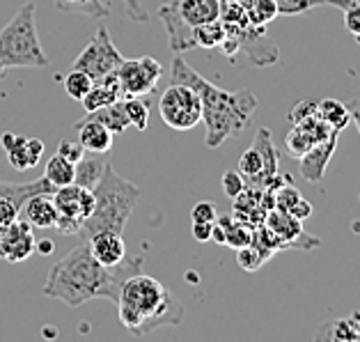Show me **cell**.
<instances>
[{"instance_id": "52", "label": "cell", "mask_w": 360, "mask_h": 342, "mask_svg": "<svg viewBox=\"0 0 360 342\" xmlns=\"http://www.w3.org/2000/svg\"><path fill=\"white\" fill-rule=\"evenodd\" d=\"M358 76H360V74H358Z\"/></svg>"}, {"instance_id": "40", "label": "cell", "mask_w": 360, "mask_h": 342, "mask_svg": "<svg viewBox=\"0 0 360 342\" xmlns=\"http://www.w3.org/2000/svg\"><path fill=\"white\" fill-rule=\"evenodd\" d=\"M58 154H63L65 159H69L72 163H76L81 156L85 154V147L81 145V140H60V145H58Z\"/></svg>"}, {"instance_id": "6", "label": "cell", "mask_w": 360, "mask_h": 342, "mask_svg": "<svg viewBox=\"0 0 360 342\" xmlns=\"http://www.w3.org/2000/svg\"><path fill=\"white\" fill-rule=\"evenodd\" d=\"M161 120L174 131H188L202 122L200 94L186 83H170L159 99Z\"/></svg>"}, {"instance_id": "27", "label": "cell", "mask_w": 360, "mask_h": 342, "mask_svg": "<svg viewBox=\"0 0 360 342\" xmlns=\"http://www.w3.org/2000/svg\"><path fill=\"white\" fill-rule=\"evenodd\" d=\"M53 3L60 12L67 14H81L87 16V19H103V16H108L103 0H53Z\"/></svg>"}, {"instance_id": "41", "label": "cell", "mask_w": 360, "mask_h": 342, "mask_svg": "<svg viewBox=\"0 0 360 342\" xmlns=\"http://www.w3.org/2000/svg\"><path fill=\"white\" fill-rule=\"evenodd\" d=\"M191 218L193 221H207V223H214L218 218V209L214 203H198L195 207L191 209Z\"/></svg>"}, {"instance_id": "33", "label": "cell", "mask_w": 360, "mask_h": 342, "mask_svg": "<svg viewBox=\"0 0 360 342\" xmlns=\"http://www.w3.org/2000/svg\"><path fill=\"white\" fill-rule=\"evenodd\" d=\"M314 145V138L307 134V131L301 127V125H292V131L287 134L285 138V147L287 152L294 156V159H301V156L310 150V147Z\"/></svg>"}, {"instance_id": "31", "label": "cell", "mask_w": 360, "mask_h": 342, "mask_svg": "<svg viewBox=\"0 0 360 342\" xmlns=\"http://www.w3.org/2000/svg\"><path fill=\"white\" fill-rule=\"evenodd\" d=\"M122 103H124V113L131 127H136L138 131H145L149 125V108L147 103L140 99V96H122Z\"/></svg>"}, {"instance_id": "34", "label": "cell", "mask_w": 360, "mask_h": 342, "mask_svg": "<svg viewBox=\"0 0 360 342\" xmlns=\"http://www.w3.org/2000/svg\"><path fill=\"white\" fill-rule=\"evenodd\" d=\"M271 196H274V209H280V212H289V209L303 198L301 191L289 182V177L280 184V186H276L274 191H271Z\"/></svg>"}, {"instance_id": "45", "label": "cell", "mask_w": 360, "mask_h": 342, "mask_svg": "<svg viewBox=\"0 0 360 342\" xmlns=\"http://www.w3.org/2000/svg\"><path fill=\"white\" fill-rule=\"evenodd\" d=\"M23 140H25V136L12 134V131H5V134L0 136V145H3V150H5V152H10V150H14L16 145H21Z\"/></svg>"}, {"instance_id": "5", "label": "cell", "mask_w": 360, "mask_h": 342, "mask_svg": "<svg viewBox=\"0 0 360 342\" xmlns=\"http://www.w3.org/2000/svg\"><path fill=\"white\" fill-rule=\"evenodd\" d=\"M34 16L37 5L25 3L0 30V78L10 69H46L51 65L41 49Z\"/></svg>"}, {"instance_id": "19", "label": "cell", "mask_w": 360, "mask_h": 342, "mask_svg": "<svg viewBox=\"0 0 360 342\" xmlns=\"http://www.w3.org/2000/svg\"><path fill=\"white\" fill-rule=\"evenodd\" d=\"M177 10L181 19L191 28L209 21H216L221 16V0H177Z\"/></svg>"}, {"instance_id": "38", "label": "cell", "mask_w": 360, "mask_h": 342, "mask_svg": "<svg viewBox=\"0 0 360 342\" xmlns=\"http://www.w3.org/2000/svg\"><path fill=\"white\" fill-rule=\"evenodd\" d=\"M317 106H319V99H301L292 110H289V122H292V125H298V122L317 115Z\"/></svg>"}, {"instance_id": "30", "label": "cell", "mask_w": 360, "mask_h": 342, "mask_svg": "<svg viewBox=\"0 0 360 342\" xmlns=\"http://www.w3.org/2000/svg\"><path fill=\"white\" fill-rule=\"evenodd\" d=\"M65 92L72 96V99H76V101H83L85 99V94L92 90V85H94V81H92V76L90 74H85V72H81V69H72L67 76H65Z\"/></svg>"}, {"instance_id": "37", "label": "cell", "mask_w": 360, "mask_h": 342, "mask_svg": "<svg viewBox=\"0 0 360 342\" xmlns=\"http://www.w3.org/2000/svg\"><path fill=\"white\" fill-rule=\"evenodd\" d=\"M236 262H239V267L243 271H257L262 265H264V258H262L259 251L250 243V246H243L236 251Z\"/></svg>"}, {"instance_id": "4", "label": "cell", "mask_w": 360, "mask_h": 342, "mask_svg": "<svg viewBox=\"0 0 360 342\" xmlns=\"http://www.w3.org/2000/svg\"><path fill=\"white\" fill-rule=\"evenodd\" d=\"M94 191V209L90 218L83 223V239H87L94 232H124L127 223L134 209L138 205L140 191L138 184L124 179L122 175L108 163L103 170L99 184L92 189Z\"/></svg>"}, {"instance_id": "48", "label": "cell", "mask_w": 360, "mask_h": 342, "mask_svg": "<svg viewBox=\"0 0 360 342\" xmlns=\"http://www.w3.org/2000/svg\"><path fill=\"white\" fill-rule=\"evenodd\" d=\"M34 246L39 248V253L41 255H51V253H53V241H49V239H44V241H39V243H34Z\"/></svg>"}, {"instance_id": "49", "label": "cell", "mask_w": 360, "mask_h": 342, "mask_svg": "<svg viewBox=\"0 0 360 342\" xmlns=\"http://www.w3.org/2000/svg\"><path fill=\"white\" fill-rule=\"evenodd\" d=\"M349 322H351V329H354V333H356V338L360 340V312H354V315H351Z\"/></svg>"}, {"instance_id": "3", "label": "cell", "mask_w": 360, "mask_h": 342, "mask_svg": "<svg viewBox=\"0 0 360 342\" xmlns=\"http://www.w3.org/2000/svg\"><path fill=\"white\" fill-rule=\"evenodd\" d=\"M115 303L120 308V322L136 338H143L159 327H179L184 319V305L159 280L138 271L122 280Z\"/></svg>"}, {"instance_id": "22", "label": "cell", "mask_w": 360, "mask_h": 342, "mask_svg": "<svg viewBox=\"0 0 360 342\" xmlns=\"http://www.w3.org/2000/svg\"><path fill=\"white\" fill-rule=\"evenodd\" d=\"M87 118H92L96 122H101L103 127L110 129L112 134H124V131L131 127L129 125V120H127V113H124V103L115 101V103H108V106H103V108H96V110H90L87 113Z\"/></svg>"}, {"instance_id": "39", "label": "cell", "mask_w": 360, "mask_h": 342, "mask_svg": "<svg viewBox=\"0 0 360 342\" xmlns=\"http://www.w3.org/2000/svg\"><path fill=\"white\" fill-rule=\"evenodd\" d=\"M345 25L360 42V0H351V5L345 7Z\"/></svg>"}, {"instance_id": "35", "label": "cell", "mask_w": 360, "mask_h": 342, "mask_svg": "<svg viewBox=\"0 0 360 342\" xmlns=\"http://www.w3.org/2000/svg\"><path fill=\"white\" fill-rule=\"evenodd\" d=\"M276 5H278V16H298L314 10V7H323L330 3L328 0H276Z\"/></svg>"}, {"instance_id": "47", "label": "cell", "mask_w": 360, "mask_h": 342, "mask_svg": "<svg viewBox=\"0 0 360 342\" xmlns=\"http://www.w3.org/2000/svg\"><path fill=\"white\" fill-rule=\"evenodd\" d=\"M349 113H351V120L356 122L358 134H360V99H356L354 103H351V106H349Z\"/></svg>"}, {"instance_id": "20", "label": "cell", "mask_w": 360, "mask_h": 342, "mask_svg": "<svg viewBox=\"0 0 360 342\" xmlns=\"http://www.w3.org/2000/svg\"><path fill=\"white\" fill-rule=\"evenodd\" d=\"M122 96H124V94H122V87L117 83V78H115V74H110L106 78H101V81H96L92 85V90L85 94V99L81 103H83L85 113H90V110L108 106V103L120 101Z\"/></svg>"}, {"instance_id": "15", "label": "cell", "mask_w": 360, "mask_h": 342, "mask_svg": "<svg viewBox=\"0 0 360 342\" xmlns=\"http://www.w3.org/2000/svg\"><path fill=\"white\" fill-rule=\"evenodd\" d=\"M264 227L278 239L280 248L296 246L298 239H305L301 221H296V218L289 216L287 212H280V209H271L264 216Z\"/></svg>"}, {"instance_id": "2", "label": "cell", "mask_w": 360, "mask_h": 342, "mask_svg": "<svg viewBox=\"0 0 360 342\" xmlns=\"http://www.w3.org/2000/svg\"><path fill=\"white\" fill-rule=\"evenodd\" d=\"M117 269L120 267L108 269L99 265L87 246V239H83L76 248H72L63 260L51 267L41 294L49 299L63 301L69 308H81L94 299L117 301L120 285L127 278L124 271Z\"/></svg>"}, {"instance_id": "18", "label": "cell", "mask_w": 360, "mask_h": 342, "mask_svg": "<svg viewBox=\"0 0 360 342\" xmlns=\"http://www.w3.org/2000/svg\"><path fill=\"white\" fill-rule=\"evenodd\" d=\"M74 165H76L74 184H78V186L92 191L96 184H99L103 170H106L108 154H103V152H87L85 150V154Z\"/></svg>"}, {"instance_id": "24", "label": "cell", "mask_w": 360, "mask_h": 342, "mask_svg": "<svg viewBox=\"0 0 360 342\" xmlns=\"http://www.w3.org/2000/svg\"><path fill=\"white\" fill-rule=\"evenodd\" d=\"M74 175H76V165L69 159H65L63 154H56L46 161V168H44L41 177L53 189H60L67 186V184H74Z\"/></svg>"}, {"instance_id": "28", "label": "cell", "mask_w": 360, "mask_h": 342, "mask_svg": "<svg viewBox=\"0 0 360 342\" xmlns=\"http://www.w3.org/2000/svg\"><path fill=\"white\" fill-rule=\"evenodd\" d=\"M193 37H195V44L200 49H218L225 39V25L221 19L195 25L193 28Z\"/></svg>"}, {"instance_id": "12", "label": "cell", "mask_w": 360, "mask_h": 342, "mask_svg": "<svg viewBox=\"0 0 360 342\" xmlns=\"http://www.w3.org/2000/svg\"><path fill=\"white\" fill-rule=\"evenodd\" d=\"M159 19L165 32H168V44L174 53L198 49L195 37H193V28L181 19V14L177 10V0H168V3L159 5Z\"/></svg>"}, {"instance_id": "23", "label": "cell", "mask_w": 360, "mask_h": 342, "mask_svg": "<svg viewBox=\"0 0 360 342\" xmlns=\"http://www.w3.org/2000/svg\"><path fill=\"white\" fill-rule=\"evenodd\" d=\"M216 223H221L223 230H225V246H230L234 251H239L243 246H250L252 230H250L248 223H243L234 216H218Z\"/></svg>"}, {"instance_id": "29", "label": "cell", "mask_w": 360, "mask_h": 342, "mask_svg": "<svg viewBox=\"0 0 360 342\" xmlns=\"http://www.w3.org/2000/svg\"><path fill=\"white\" fill-rule=\"evenodd\" d=\"M245 14L250 25H269L278 16L276 0H245Z\"/></svg>"}, {"instance_id": "10", "label": "cell", "mask_w": 360, "mask_h": 342, "mask_svg": "<svg viewBox=\"0 0 360 342\" xmlns=\"http://www.w3.org/2000/svg\"><path fill=\"white\" fill-rule=\"evenodd\" d=\"M56 189L51 184L39 177L32 182H5L0 179V227L14 223L16 218L21 216L23 205L28 203L32 196H39V193H53Z\"/></svg>"}, {"instance_id": "13", "label": "cell", "mask_w": 360, "mask_h": 342, "mask_svg": "<svg viewBox=\"0 0 360 342\" xmlns=\"http://www.w3.org/2000/svg\"><path fill=\"white\" fill-rule=\"evenodd\" d=\"M87 246L96 262L108 269L124 265L127 260V241L120 232H94L87 236Z\"/></svg>"}, {"instance_id": "7", "label": "cell", "mask_w": 360, "mask_h": 342, "mask_svg": "<svg viewBox=\"0 0 360 342\" xmlns=\"http://www.w3.org/2000/svg\"><path fill=\"white\" fill-rule=\"evenodd\" d=\"M51 196L58 207L56 230L63 234H81L83 223L94 209V191L78 186V184H67V186L56 189Z\"/></svg>"}, {"instance_id": "44", "label": "cell", "mask_w": 360, "mask_h": 342, "mask_svg": "<svg viewBox=\"0 0 360 342\" xmlns=\"http://www.w3.org/2000/svg\"><path fill=\"white\" fill-rule=\"evenodd\" d=\"M312 212H314V209H312V205L310 203H307V200L305 198H301V200H298V203L292 207V209H289V216H294L296 218V221H305V218H310L312 216Z\"/></svg>"}, {"instance_id": "16", "label": "cell", "mask_w": 360, "mask_h": 342, "mask_svg": "<svg viewBox=\"0 0 360 342\" xmlns=\"http://www.w3.org/2000/svg\"><path fill=\"white\" fill-rule=\"evenodd\" d=\"M76 131H78V140L85 147L87 152H103L108 154L112 150V140L115 134L110 129H106L101 122H96L92 118H83L81 122H76Z\"/></svg>"}, {"instance_id": "42", "label": "cell", "mask_w": 360, "mask_h": 342, "mask_svg": "<svg viewBox=\"0 0 360 342\" xmlns=\"http://www.w3.org/2000/svg\"><path fill=\"white\" fill-rule=\"evenodd\" d=\"M124 7H127L129 19H134L138 23H147L149 21V14L145 12V7L140 5L138 0H124Z\"/></svg>"}, {"instance_id": "8", "label": "cell", "mask_w": 360, "mask_h": 342, "mask_svg": "<svg viewBox=\"0 0 360 342\" xmlns=\"http://www.w3.org/2000/svg\"><path fill=\"white\" fill-rule=\"evenodd\" d=\"M124 56L120 53L117 46L110 39V32L103 28H96L92 39L85 44V49L78 53L74 60V69H81V72L90 74L92 81H101L110 74H115V69L122 65Z\"/></svg>"}, {"instance_id": "50", "label": "cell", "mask_w": 360, "mask_h": 342, "mask_svg": "<svg viewBox=\"0 0 360 342\" xmlns=\"http://www.w3.org/2000/svg\"><path fill=\"white\" fill-rule=\"evenodd\" d=\"M330 5H335V7H340V10H345V7H349L351 5V0H328Z\"/></svg>"}, {"instance_id": "9", "label": "cell", "mask_w": 360, "mask_h": 342, "mask_svg": "<svg viewBox=\"0 0 360 342\" xmlns=\"http://www.w3.org/2000/svg\"><path fill=\"white\" fill-rule=\"evenodd\" d=\"M161 76H163L161 63L149 56L136 60H122V65L115 69V78L124 96H143L154 92Z\"/></svg>"}, {"instance_id": "32", "label": "cell", "mask_w": 360, "mask_h": 342, "mask_svg": "<svg viewBox=\"0 0 360 342\" xmlns=\"http://www.w3.org/2000/svg\"><path fill=\"white\" fill-rule=\"evenodd\" d=\"M317 340H358L354 329H351V322L347 319H335V322H326L321 324L314 333Z\"/></svg>"}, {"instance_id": "36", "label": "cell", "mask_w": 360, "mask_h": 342, "mask_svg": "<svg viewBox=\"0 0 360 342\" xmlns=\"http://www.w3.org/2000/svg\"><path fill=\"white\" fill-rule=\"evenodd\" d=\"M221 186L225 191V196L234 200L236 196H241L248 184H245V177H243L239 170H227L223 175V179H221Z\"/></svg>"}, {"instance_id": "17", "label": "cell", "mask_w": 360, "mask_h": 342, "mask_svg": "<svg viewBox=\"0 0 360 342\" xmlns=\"http://www.w3.org/2000/svg\"><path fill=\"white\" fill-rule=\"evenodd\" d=\"M21 214L25 216V221H28L30 225L41 227V230H51V227L58 225V207H56L51 193L32 196L28 203L23 205Z\"/></svg>"}, {"instance_id": "1", "label": "cell", "mask_w": 360, "mask_h": 342, "mask_svg": "<svg viewBox=\"0 0 360 342\" xmlns=\"http://www.w3.org/2000/svg\"><path fill=\"white\" fill-rule=\"evenodd\" d=\"M170 83H186L200 94L202 122H205V143L209 150L221 147L227 138L239 136L250 127L252 113L257 110V96L250 90H223V87L200 76L181 56L170 63Z\"/></svg>"}, {"instance_id": "26", "label": "cell", "mask_w": 360, "mask_h": 342, "mask_svg": "<svg viewBox=\"0 0 360 342\" xmlns=\"http://www.w3.org/2000/svg\"><path fill=\"white\" fill-rule=\"evenodd\" d=\"M257 150L262 152V156H264V163H266V175H269V179H271V186L280 179L278 177V168H280V154L276 150V145H274V140H271V131L262 127L257 131V138H255V143H252ZM269 186V189H271Z\"/></svg>"}, {"instance_id": "25", "label": "cell", "mask_w": 360, "mask_h": 342, "mask_svg": "<svg viewBox=\"0 0 360 342\" xmlns=\"http://www.w3.org/2000/svg\"><path fill=\"white\" fill-rule=\"evenodd\" d=\"M317 115L326 122L330 129H335L338 134L342 129H347V125L351 122V113L347 103H342L338 99H321L317 106Z\"/></svg>"}, {"instance_id": "51", "label": "cell", "mask_w": 360, "mask_h": 342, "mask_svg": "<svg viewBox=\"0 0 360 342\" xmlns=\"http://www.w3.org/2000/svg\"><path fill=\"white\" fill-rule=\"evenodd\" d=\"M221 3H243L245 5V0H221Z\"/></svg>"}, {"instance_id": "11", "label": "cell", "mask_w": 360, "mask_h": 342, "mask_svg": "<svg viewBox=\"0 0 360 342\" xmlns=\"http://www.w3.org/2000/svg\"><path fill=\"white\" fill-rule=\"evenodd\" d=\"M34 234L30 230L28 221H21L16 218L14 223L0 227V258L12 262V265H19V262H25L37 246H34Z\"/></svg>"}, {"instance_id": "21", "label": "cell", "mask_w": 360, "mask_h": 342, "mask_svg": "<svg viewBox=\"0 0 360 342\" xmlns=\"http://www.w3.org/2000/svg\"><path fill=\"white\" fill-rule=\"evenodd\" d=\"M5 154H7V161H10V165L16 172H25L39 163L41 154H44V143L39 138H25L21 145H16L14 150L5 152Z\"/></svg>"}, {"instance_id": "46", "label": "cell", "mask_w": 360, "mask_h": 342, "mask_svg": "<svg viewBox=\"0 0 360 342\" xmlns=\"http://www.w3.org/2000/svg\"><path fill=\"white\" fill-rule=\"evenodd\" d=\"M212 239L216 243H225V230H223V225L216 223V221H214V227H212Z\"/></svg>"}, {"instance_id": "43", "label": "cell", "mask_w": 360, "mask_h": 342, "mask_svg": "<svg viewBox=\"0 0 360 342\" xmlns=\"http://www.w3.org/2000/svg\"><path fill=\"white\" fill-rule=\"evenodd\" d=\"M212 227L214 223L207 221H193V239L195 241H212Z\"/></svg>"}, {"instance_id": "14", "label": "cell", "mask_w": 360, "mask_h": 342, "mask_svg": "<svg viewBox=\"0 0 360 342\" xmlns=\"http://www.w3.org/2000/svg\"><path fill=\"white\" fill-rule=\"evenodd\" d=\"M335 150H338V134L326 138V140H321V143H314L310 150L298 159L303 177L307 182H321Z\"/></svg>"}]
</instances>
